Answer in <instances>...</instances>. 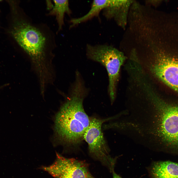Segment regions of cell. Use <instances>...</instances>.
<instances>
[{
	"mask_svg": "<svg viewBox=\"0 0 178 178\" xmlns=\"http://www.w3.org/2000/svg\"><path fill=\"white\" fill-rule=\"evenodd\" d=\"M145 92V101L137 104L132 114L136 140L152 149L178 153V103L164 100L152 87Z\"/></svg>",
	"mask_w": 178,
	"mask_h": 178,
	"instance_id": "1",
	"label": "cell"
},
{
	"mask_svg": "<svg viewBox=\"0 0 178 178\" xmlns=\"http://www.w3.org/2000/svg\"><path fill=\"white\" fill-rule=\"evenodd\" d=\"M86 92L81 79L76 77L69 97L56 116L55 132L63 143L75 146L84 140L90 121L83 106Z\"/></svg>",
	"mask_w": 178,
	"mask_h": 178,
	"instance_id": "2",
	"label": "cell"
},
{
	"mask_svg": "<svg viewBox=\"0 0 178 178\" xmlns=\"http://www.w3.org/2000/svg\"><path fill=\"white\" fill-rule=\"evenodd\" d=\"M10 34L27 54L38 79L50 77L54 70L47 49V40L37 27L23 18L15 16Z\"/></svg>",
	"mask_w": 178,
	"mask_h": 178,
	"instance_id": "3",
	"label": "cell"
},
{
	"mask_svg": "<svg viewBox=\"0 0 178 178\" xmlns=\"http://www.w3.org/2000/svg\"><path fill=\"white\" fill-rule=\"evenodd\" d=\"M86 54L89 58L100 63L106 68L109 78L108 92L112 104L115 98L120 68L126 60V57L116 48L106 45L87 44Z\"/></svg>",
	"mask_w": 178,
	"mask_h": 178,
	"instance_id": "4",
	"label": "cell"
},
{
	"mask_svg": "<svg viewBox=\"0 0 178 178\" xmlns=\"http://www.w3.org/2000/svg\"><path fill=\"white\" fill-rule=\"evenodd\" d=\"M112 119V117L106 119L95 116L90 117L89 124L84 136V140L88 144L91 156L106 166L111 172L114 170L116 158H113L110 155L109 148L102 127L103 123Z\"/></svg>",
	"mask_w": 178,
	"mask_h": 178,
	"instance_id": "5",
	"label": "cell"
},
{
	"mask_svg": "<svg viewBox=\"0 0 178 178\" xmlns=\"http://www.w3.org/2000/svg\"><path fill=\"white\" fill-rule=\"evenodd\" d=\"M41 168L55 178H95L89 172L86 163L66 158L57 153L52 164Z\"/></svg>",
	"mask_w": 178,
	"mask_h": 178,
	"instance_id": "6",
	"label": "cell"
},
{
	"mask_svg": "<svg viewBox=\"0 0 178 178\" xmlns=\"http://www.w3.org/2000/svg\"><path fill=\"white\" fill-rule=\"evenodd\" d=\"M151 64L152 73L158 79L178 92V60L161 52H156Z\"/></svg>",
	"mask_w": 178,
	"mask_h": 178,
	"instance_id": "7",
	"label": "cell"
},
{
	"mask_svg": "<svg viewBox=\"0 0 178 178\" xmlns=\"http://www.w3.org/2000/svg\"><path fill=\"white\" fill-rule=\"evenodd\" d=\"M148 171L150 178H178V163L154 161L148 167Z\"/></svg>",
	"mask_w": 178,
	"mask_h": 178,
	"instance_id": "8",
	"label": "cell"
},
{
	"mask_svg": "<svg viewBox=\"0 0 178 178\" xmlns=\"http://www.w3.org/2000/svg\"><path fill=\"white\" fill-rule=\"evenodd\" d=\"M110 2L111 0H93L90 10L87 14L81 17L73 18L71 20L70 22L71 24L70 25V27L97 16L101 10L104 9L109 6Z\"/></svg>",
	"mask_w": 178,
	"mask_h": 178,
	"instance_id": "9",
	"label": "cell"
},
{
	"mask_svg": "<svg viewBox=\"0 0 178 178\" xmlns=\"http://www.w3.org/2000/svg\"><path fill=\"white\" fill-rule=\"evenodd\" d=\"M54 5L49 14L56 16L59 26V30L61 29L64 24V17L66 13L69 14L70 10L68 0H54Z\"/></svg>",
	"mask_w": 178,
	"mask_h": 178,
	"instance_id": "10",
	"label": "cell"
},
{
	"mask_svg": "<svg viewBox=\"0 0 178 178\" xmlns=\"http://www.w3.org/2000/svg\"><path fill=\"white\" fill-rule=\"evenodd\" d=\"M112 172L113 174V178H122L120 176L115 173L114 170H113Z\"/></svg>",
	"mask_w": 178,
	"mask_h": 178,
	"instance_id": "11",
	"label": "cell"
}]
</instances>
